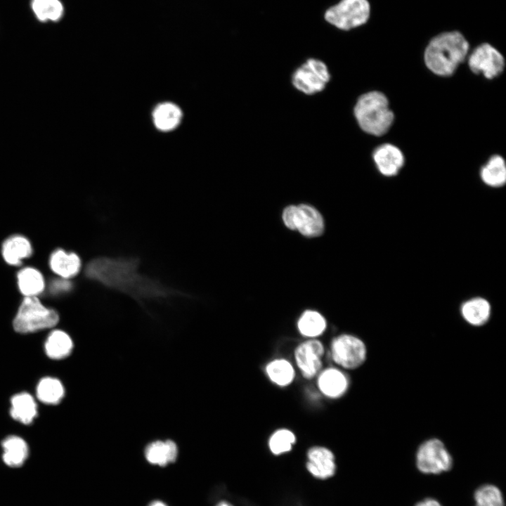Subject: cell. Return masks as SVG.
<instances>
[{"instance_id":"cell-1","label":"cell","mask_w":506,"mask_h":506,"mask_svg":"<svg viewBox=\"0 0 506 506\" xmlns=\"http://www.w3.org/2000/svg\"><path fill=\"white\" fill-rule=\"evenodd\" d=\"M134 259L97 258L86 267V275L96 281L136 296L164 294L162 287L142 277Z\"/></svg>"},{"instance_id":"cell-2","label":"cell","mask_w":506,"mask_h":506,"mask_svg":"<svg viewBox=\"0 0 506 506\" xmlns=\"http://www.w3.org/2000/svg\"><path fill=\"white\" fill-rule=\"evenodd\" d=\"M469 50V44L460 32H443L428 42L424 51V62L432 73L449 77L466 59Z\"/></svg>"},{"instance_id":"cell-3","label":"cell","mask_w":506,"mask_h":506,"mask_svg":"<svg viewBox=\"0 0 506 506\" xmlns=\"http://www.w3.org/2000/svg\"><path fill=\"white\" fill-rule=\"evenodd\" d=\"M353 113L360 128L375 136L385 134L394 120L388 98L378 91L362 94L354 105Z\"/></svg>"},{"instance_id":"cell-4","label":"cell","mask_w":506,"mask_h":506,"mask_svg":"<svg viewBox=\"0 0 506 506\" xmlns=\"http://www.w3.org/2000/svg\"><path fill=\"white\" fill-rule=\"evenodd\" d=\"M59 321L54 309L45 306L37 297H25L22 301L13 325L21 334H28L50 328Z\"/></svg>"},{"instance_id":"cell-5","label":"cell","mask_w":506,"mask_h":506,"mask_svg":"<svg viewBox=\"0 0 506 506\" xmlns=\"http://www.w3.org/2000/svg\"><path fill=\"white\" fill-rule=\"evenodd\" d=\"M368 0H341L325 13V19L342 30H350L365 24L370 17Z\"/></svg>"},{"instance_id":"cell-6","label":"cell","mask_w":506,"mask_h":506,"mask_svg":"<svg viewBox=\"0 0 506 506\" xmlns=\"http://www.w3.org/2000/svg\"><path fill=\"white\" fill-rule=\"evenodd\" d=\"M283 220L289 229L298 231L306 237H317L324 231L322 215L316 208L306 204L285 207Z\"/></svg>"},{"instance_id":"cell-7","label":"cell","mask_w":506,"mask_h":506,"mask_svg":"<svg viewBox=\"0 0 506 506\" xmlns=\"http://www.w3.org/2000/svg\"><path fill=\"white\" fill-rule=\"evenodd\" d=\"M330 77L325 63L318 59L309 58L293 72L292 83L301 93L313 95L322 91Z\"/></svg>"},{"instance_id":"cell-8","label":"cell","mask_w":506,"mask_h":506,"mask_svg":"<svg viewBox=\"0 0 506 506\" xmlns=\"http://www.w3.org/2000/svg\"><path fill=\"white\" fill-rule=\"evenodd\" d=\"M330 351L334 362L346 370L359 368L367 357V348L364 342L349 334H342L335 337L331 342Z\"/></svg>"},{"instance_id":"cell-9","label":"cell","mask_w":506,"mask_h":506,"mask_svg":"<svg viewBox=\"0 0 506 506\" xmlns=\"http://www.w3.org/2000/svg\"><path fill=\"white\" fill-rule=\"evenodd\" d=\"M418 469L425 474H439L453 466L452 457L442 441L432 438L424 441L416 453Z\"/></svg>"},{"instance_id":"cell-10","label":"cell","mask_w":506,"mask_h":506,"mask_svg":"<svg viewBox=\"0 0 506 506\" xmlns=\"http://www.w3.org/2000/svg\"><path fill=\"white\" fill-rule=\"evenodd\" d=\"M470 70L482 74L486 79H493L504 70L505 61L502 54L489 43H482L475 47L468 56Z\"/></svg>"},{"instance_id":"cell-11","label":"cell","mask_w":506,"mask_h":506,"mask_svg":"<svg viewBox=\"0 0 506 506\" xmlns=\"http://www.w3.org/2000/svg\"><path fill=\"white\" fill-rule=\"evenodd\" d=\"M324 351L322 342L315 339L306 340L297 346L294 358L304 377L312 379L320 372Z\"/></svg>"},{"instance_id":"cell-12","label":"cell","mask_w":506,"mask_h":506,"mask_svg":"<svg viewBox=\"0 0 506 506\" xmlns=\"http://www.w3.org/2000/svg\"><path fill=\"white\" fill-rule=\"evenodd\" d=\"M372 159L379 172L387 177L397 175L405 164L402 151L391 143L377 147L373 151Z\"/></svg>"},{"instance_id":"cell-13","label":"cell","mask_w":506,"mask_h":506,"mask_svg":"<svg viewBox=\"0 0 506 506\" xmlns=\"http://www.w3.org/2000/svg\"><path fill=\"white\" fill-rule=\"evenodd\" d=\"M317 384L323 395L330 398H338L348 391L349 379L342 370L330 368L320 372Z\"/></svg>"},{"instance_id":"cell-14","label":"cell","mask_w":506,"mask_h":506,"mask_svg":"<svg viewBox=\"0 0 506 506\" xmlns=\"http://www.w3.org/2000/svg\"><path fill=\"white\" fill-rule=\"evenodd\" d=\"M306 467L309 472L319 479H327L334 475L336 469L335 457L329 449L313 446L307 453Z\"/></svg>"},{"instance_id":"cell-15","label":"cell","mask_w":506,"mask_h":506,"mask_svg":"<svg viewBox=\"0 0 506 506\" xmlns=\"http://www.w3.org/2000/svg\"><path fill=\"white\" fill-rule=\"evenodd\" d=\"M491 305L484 297H475L462 303L460 315L469 325L480 327L486 324L491 316Z\"/></svg>"},{"instance_id":"cell-16","label":"cell","mask_w":506,"mask_h":506,"mask_svg":"<svg viewBox=\"0 0 506 506\" xmlns=\"http://www.w3.org/2000/svg\"><path fill=\"white\" fill-rule=\"evenodd\" d=\"M32 246L26 237L13 235L7 238L1 246V254L4 261L11 266H19L22 261L32 254Z\"/></svg>"},{"instance_id":"cell-17","label":"cell","mask_w":506,"mask_h":506,"mask_svg":"<svg viewBox=\"0 0 506 506\" xmlns=\"http://www.w3.org/2000/svg\"><path fill=\"white\" fill-rule=\"evenodd\" d=\"M49 266L60 278L69 280L78 274L82 263L77 254L57 249L50 256Z\"/></svg>"},{"instance_id":"cell-18","label":"cell","mask_w":506,"mask_h":506,"mask_svg":"<svg viewBox=\"0 0 506 506\" xmlns=\"http://www.w3.org/2000/svg\"><path fill=\"white\" fill-rule=\"evenodd\" d=\"M18 289L25 297H37L45 289L43 274L34 267H25L17 273Z\"/></svg>"},{"instance_id":"cell-19","label":"cell","mask_w":506,"mask_h":506,"mask_svg":"<svg viewBox=\"0 0 506 506\" xmlns=\"http://www.w3.org/2000/svg\"><path fill=\"white\" fill-rule=\"evenodd\" d=\"M2 458L4 463L11 467H21L27 460L29 448L27 443L20 437L10 436L1 443Z\"/></svg>"},{"instance_id":"cell-20","label":"cell","mask_w":506,"mask_h":506,"mask_svg":"<svg viewBox=\"0 0 506 506\" xmlns=\"http://www.w3.org/2000/svg\"><path fill=\"white\" fill-rule=\"evenodd\" d=\"M11 417L24 424H31L37 415V406L34 398L28 393H20L11 400Z\"/></svg>"},{"instance_id":"cell-21","label":"cell","mask_w":506,"mask_h":506,"mask_svg":"<svg viewBox=\"0 0 506 506\" xmlns=\"http://www.w3.org/2000/svg\"><path fill=\"white\" fill-rule=\"evenodd\" d=\"M480 178L484 184L492 188H500L506 183V164L499 155H492L481 168Z\"/></svg>"},{"instance_id":"cell-22","label":"cell","mask_w":506,"mask_h":506,"mask_svg":"<svg viewBox=\"0 0 506 506\" xmlns=\"http://www.w3.org/2000/svg\"><path fill=\"white\" fill-rule=\"evenodd\" d=\"M145 455L150 463L165 466L176 460L178 448L175 443L171 441H155L146 447Z\"/></svg>"},{"instance_id":"cell-23","label":"cell","mask_w":506,"mask_h":506,"mask_svg":"<svg viewBox=\"0 0 506 506\" xmlns=\"http://www.w3.org/2000/svg\"><path fill=\"white\" fill-rule=\"evenodd\" d=\"M72 349L73 342L70 337L60 330L52 331L45 342L46 355L54 360L66 358L71 353Z\"/></svg>"},{"instance_id":"cell-24","label":"cell","mask_w":506,"mask_h":506,"mask_svg":"<svg viewBox=\"0 0 506 506\" xmlns=\"http://www.w3.org/2000/svg\"><path fill=\"white\" fill-rule=\"evenodd\" d=\"M182 112L174 103H164L153 111V121L156 127L162 131H170L180 123Z\"/></svg>"},{"instance_id":"cell-25","label":"cell","mask_w":506,"mask_h":506,"mask_svg":"<svg viewBox=\"0 0 506 506\" xmlns=\"http://www.w3.org/2000/svg\"><path fill=\"white\" fill-rule=\"evenodd\" d=\"M30 6L37 19L42 22H57L64 14V7L60 0H31Z\"/></svg>"},{"instance_id":"cell-26","label":"cell","mask_w":506,"mask_h":506,"mask_svg":"<svg viewBox=\"0 0 506 506\" xmlns=\"http://www.w3.org/2000/svg\"><path fill=\"white\" fill-rule=\"evenodd\" d=\"M326 320L318 311H304L297 322L299 332L304 337L315 338L322 335L326 329Z\"/></svg>"},{"instance_id":"cell-27","label":"cell","mask_w":506,"mask_h":506,"mask_svg":"<svg viewBox=\"0 0 506 506\" xmlns=\"http://www.w3.org/2000/svg\"><path fill=\"white\" fill-rule=\"evenodd\" d=\"M65 394L62 383L53 377L41 379L37 387V398L44 403L56 405L63 399Z\"/></svg>"},{"instance_id":"cell-28","label":"cell","mask_w":506,"mask_h":506,"mask_svg":"<svg viewBox=\"0 0 506 506\" xmlns=\"http://www.w3.org/2000/svg\"><path fill=\"white\" fill-rule=\"evenodd\" d=\"M266 373L272 382L280 387L291 384L295 375L293 366L285 359L271 361L266 366Z\"/></svg>"},{"instance_id":"cell-29","label":"cell","mask_w":506,"mask_h":506,"mask_svg":"<svg viewBox=\"0 0 506 506\" xmlns=\"http://www.w3.org/2000/svg\"><path fill=\"white\" fill-rule=\"evenodd\" d=\"M295 441L296 437L292 431L280 429L271 436L268 446L274 455H280L290 451Z\"/></svg>"},{"instance_id":"cell-30","label":"cell","mask_w":506,"mask_h":506,"mask_svg":"<svg viewBox=\"0 0 506 506\" xmlns=\"http://www.w3.org/2000/svg\"><path fill=\"white\" fill-rule=\"evenodd\" d=\"M476 506H504L500 490L493 485H484L474 493Z\"/></svg>"},{"instance_id":"cell-31","label":"cell","mask_w":506,"mask_h":506,"mask_svg":"<svg viewBox=\"0 0 506 506\" xmlns=\"http://www.w3.org/2000/svg\"><path fill=\"white\" fill-rule=\"evenodd\" d=\"M72 288V283L67 279L58 278L52 280L49 285V291L53 294L67 292Z\"/></svg>"},{"instance_id":"cell-32","label":"cell","mask_w":506,"mask_h":506,"mask_svg":"<svg viewBox=\"0 0 506 506\" xmlns=\"http://www.w3.org/2000/svg\"><path fill=\"white\" fill-rule=\"evenodd\" d=\"M415 506H441L440 503L431 498H428L426 500H424L420 502H418Z\"/></svg>"},{"instance_id":"cell-33","label":"cell","mask_w":506,"mask_h":506,"mask_svg":"<svg viewBox=\"0 0 506 506\" xmlns=\"http://www.w3.org/2000/svg\"><path fill=\"white\" fill-rule=\"evenodd\" d=\"M148 506H167L164 502L160 500H155L149 504Z\"/></svg>"},{"instance_id":"cell-34","label":"cell","mask_w":506,"mask_h":506,"mask_svg":"<svg viewBox=\"0 0 506 506\" xmlns=\"http://www.w3.org/2000/svg\"><path fill=\"white\" fill-rule=\"evenodd\" d=\"M216 506H233L231 504L226 502H221L219 504H218Z\"/></svg>"}]
</instances>
